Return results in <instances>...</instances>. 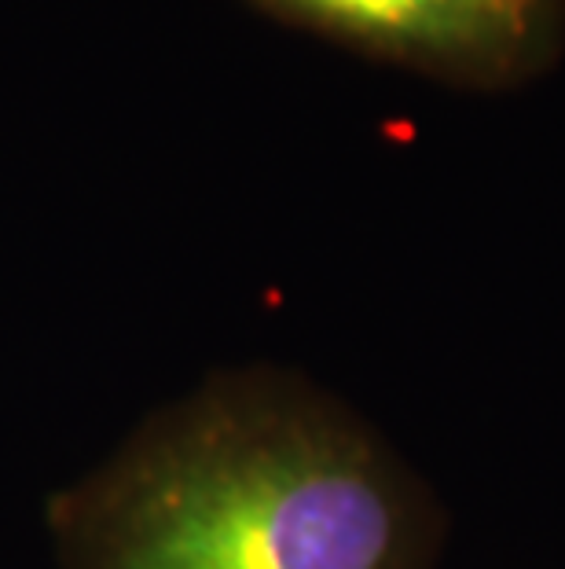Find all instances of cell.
Listing matches in <instances>:
<instances>
[{
    "instance_id": "1",
    "label": "cell",
    "mask_w": 565,
    "mask_h": 569,
    "mask_svg": "<svg viewBox=\"0 0 565 569\" xmlns=\"http://www.w3.org/2000/svg\"><path fill=\"white\" fill-rule=\"evenodd\" d=\"M78 569H396L401 503L353 433L254 393L151 422L67 511Z\"/></svg>"
},
{
    "instance_id": "2",
    "label": "cell",
    "mask_w": 565,
    "mask_h": 569,
    "mask_svg": "<svg viewBox=\"0 0 565 569\" xmlns=\"http://www.w3.org/2000/svg\"><path fill=\"white\" fill-rule=\"evenodd\" d=\"M386 52L466 70H511L555 38L562 0H275Z\"/></svg>"
}]
</instances>
